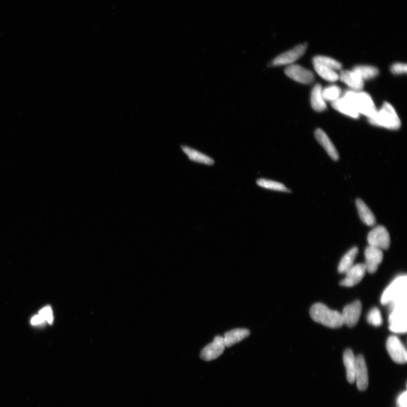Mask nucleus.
I'll use <instances>...</instances> for the list:
<instances>
[{
	"instance_id": "dca6fc26",
	"label": "nucleus",
	"mask_w": 407,
	"mask_h": 407,
	"mask_svg": "<svg viewBox=\"0 0 407 407\" xmlns=\"http://www.w3.org/2000/svg\"><path fill=\"white\" fill-rule=\"evenodd\" d=\"M314 135H315L318 142L323 147L325 150L327 152L328 154L334 161L339 160V154H338L337 148L331 140L329 139L328 135L323 130L320 128L317 129Z\"/></svg>"
},
{
	"instance_id": "4be33fe9",
	"label": "nucleus",
	"mask_w": 407,
	"mask_h": 407,
	"mask_svg": "<svg viewBox=\"0 0 407 407\" xmlns=\"http://www.w3.org/2000/svg\"><path fill=\"white\" fill-rule=\"evenodd\" d=\"M322 86L320 84H317L312 91L311 106L313 110L316 112H321L326 110V105L322 96Z\"/></svg>"
},
{
	"instance_id": "1a4fd4ad",
	"label": "nucleus",
	"mask_w": 407,
	"mask_h": 407,
	"mask_svg": "<svg viewBox=\"0 0 407 407\" xmlns=\"http://www.w3.org/2000/svg\"><path fill=\"white\" fill-rule=\"evenodd\" d=\"M225 348L223 336H217L211 344L201 350L200 357L207 361L215 360L223 353Z\"/></svg>"
},
{
	"instance_id": "a878e982",
	"label": "nucleus",
	"mask_w": 407,
	"mask_h": 407,
	"mask_svg": "<svg viewBox=\"0 0 407 407\" xmlns=\"http://www.w3.org/2000/svg\"><path fill=\"white\" fill-rule=\"evenodd\" d=\"M352 71L355 72L363 80L375 78L379 74L378 68L372 66H357L353 68Z\"/></svg>"
},
{
	"instance_id": "b1692460",
	"label": "nucleus",
	"mask_w": 407,
	"mask_h": 407,
	"mask_svg": "<svg viewBox=\"0 0 407 407\" xmlns=\"http://www.w3.org/2000/svg\"><path fill=\"white\" fill-rule=\"evenodd\" d=\"M256 184L258 186L269 190L291 192L290 189L286 187L284 184L271 179L259 178L256 180Z\"/></svg>"
},
{
	"instance_id": "bb28decb",
	"label": "nucleus",
	"mask_w": 407,
	"mask_h": 407,
	"mask_svg": "<svg viewBox=\"0 0 407 407\" xmlns=\"http://www.w3.org/2000/svg\"><path fill=\"white\" fill-rule=\"evenodd\" d=\"M313 62L320 63L322 65L332 68L334 71L340 70L342 68V64L340 62L326 56H316L313 59Z\"/></svg>"
},
{
	"instance_id": "2f4dec72",
	"label": "nucleus",
	"mask_w": 407,
	"mask_h": 407,
	"mask_svg": "<svg viewBox=\"0 0 407 407\" xmlns=\"http://www.w3.org/2000/svg\"><path fill=\"white\" fill-rule=\"evenodd\" d=\"M407 396L406 392L402 393L400 396L398 397L397 400V405L399 407H407Z\"/></svg>"
},
{
	"instance_id": "9b49d317",
	"label": "nucleus",
	"mask_w": 407,
	"mask_h": 407,
	"mask_svg": "<svg viewBox=\"0 0 407 407\" xmlns=\"http://www.w3.org/2000/svg\"><path fill=\"white\" fill-rule=\"evenodd\" d=\"M362 310L361 302L356 300L346 305L341 313L342 321L349 328H352L357 323L360 317Z\"/></svg>"
},
{
	"instance_id": "c85d7f7f",
	"label": "nucleus",
	"mask_w": 407,
	"mask_h": 407,
	"mask_svg": "<svg viewBox=\"0 0 407 407\" xmlns=\"http://www.w3.org/2000/svg\"><path fill=\"white\" fill-rule=\"evenodd\" d=\"M367 320L370 325L374 326H381L382 324L381 313L377 308L370 310L367 316Z\"/></svg>"
},
{
	"instance_id": "20e7f679",
	"label": "nucleus",
	"mask_w": 407,
	"mask_h": 407,
	"mask_svg": "<svg viewBox=\"0 0 407 407\" xmlns=\"http://www.w3.org/2000/svg\"><path fill=\"white\" fill-rule=\"evenodd\" d=\"M407 301L390 305L389 328L395 333H406L407 330Z\"/></svg>"
},
{
	"instance_id": "f3484780",
	"label": "nucleus",
	"mask_w": 407,
	"mask_h": 407,
	"mask_svg": "<svg viewBox=\"0 0 407 407\" xmlns=\"http://www.w3.org/2000/svg\"><path fill=\"white\" fill-rule=\"evenodd\" d=\"M339 79L351 88L352 90L360 91L364 86V80L353 71H341L339 75Z\"/></svg>"
},
{
	"instance_id": "423d86ee",
	"label": "nucleus",
	"mask_w": 407,
	"mask_h": 407,
	"mask_svg": "<svg viewBox=\"0 0 407 407\" xmlns=\"http://www.w3.org/2000/svg\"><path fill=\"white\" fill-rule=\"evenodd\" d=\"M306 44H300L277 56L269 63L270 67L290 65L303 56L307 50Z\"/></svg>"
},
{
	"instance_id": "5701e85b",
	"label": "nucleus",
	"mask_w": 407,
	"mask_h": 407,
	"mask_svg": "<svg viewBox=\"0 0 407 407\" xmlns=\"http://www.w3.org/2000/svg\"><path fill=\"white\" fill-rule=\"evenodd\" d=\"M358 252V248L354 247L345 254L338 266V272L341 274L345 273L352 267Z\"/></svg>"
},
{
	"instance_id": "2eb2a0df",
	"label": "nucleus",
	"mask_w": 407,
	"mask_h": 407,
	"mask_svg": "<svg viewBox=\"0 0 407 407\" xmlns=\"http://www.w3.org/2000/svg\"><path fill=\"white\" fill-rule=\"evenodd\" d=\"M332 106L334 110L353 118H358L359 116V113L353 103L344 96L332 102Z\"/></svg>"
},
{
	"instance_id": "a211bd4d",
	"label": "nucleus",
	"mask_w": 407,
	"mask_h": 407,
	"mask_svg": "<svg viewBox=\"0 0 407 407\" xmlns=\"http://www.w3.org/2000/svg\"><path fill=\"white\" fill-rule=\"evenodd\" d=\"M182 151L186 155L189 160L196 163L212 166L215 163V161L212 157L203 154L194 148L186 146H181Z\"/></svg>"
},
{
	"instance_id": "0eeeda50",
	"label": "nucleus",
	"mask_w": 407,
	"mask_h": 407,
	"mask_svg": "<svg viewBox=\"0 0 407 407\" xmlns=\"http://www.w3.org/2000/svg\"><path fill=\"white\" fill-rule=\"evenodd\" d=\"M370 246L381 249H388L390 245L389 233L384 227L379 225L370 231L367 237Z\"/></svg>"
},
{
	"instance_id": "f8f14e48",
	"label": "nucleus",
	"mask_w": 407,
	"mask_h": 407,
	"mask_svg": "<svg viewBox=\"0 0 407 407\" xmlns=\"http://www.w3.org/2000/svg\"><path fill=\"white\" fill-rule=\"evenodd\" d=\"M366 269L365 264L353 265L347 271L345 279L342 280L340 285L344 287H353L357 285L363 279Z\"/></svg>"
},
{
	"instance_id": "f03ea898",
	"label": "nucleus",
	"mask_w": 407,
	"mask_h": 407,
	"mask_svg": "<svg viewBox=\"0 0 407 407\" xmlns=\"http://www.w3.org/2000/svg\"><path fill=\"white\" fill-rule=\"evenodd\" d=\"M372 125L396 130L401 126V122L396 110L390 103L385 102L381 110L377 111L373 117L368 118Z\"/></svg>"
},
{
	"instance_id": "cd10ccee",
	"label": "nucleus",
	"mask_w": 407,
	"mask_h": 407,
	"mask_svg": "<svg viewBox=\"0 0 407 407\" xmlns=\"http://www.w3.org/2000/svg\"><path fill=\"white\" fill-rule=\"evenodd\" d=\"M341 89L337 86H331L324 88L322 90V96L324 101L334 102L340 98Z\"/></svg>"
},
{
	"instance_id": "412c9836",
	"label": "nucleus",
	"mask_w": 407,
	"mask_h": 407,
	"mask_svg": "<svg viewBox=\"0 0 407 407\" xmlns=\"http://www.w3.org/2000/svg\"><path fill=\"white\" fill-rule=\"evenodd\" d=\"M356 205L361 220L369 227L375 225L376 224V217L368 205L360 199L356 200Z\"/></svg>"
},
{
	"instance_id": "ddd939ff",
	"label": "nucleus",
	"mask_w": 407,
	"mask_h": 407,
	"mask_svg": "<svg viewBox=\"0 0 407 407\" xmlns=\"http://www.w3.org/2000/svg\"><path fill=\"white\" fill-rule=\"evenodd\" d=\"M364 255L366 272L371 274L376 272L384 257L382 249L369 245L365 249Z\"/></svg>"
},
{
	"instance_id": "6e6552de",
	"label": "nucleus",
	"mask_w": 407,
	"mask_h": 407,
	"mask_svg": "<svg viewBox=\"0 0 407 407\" xmlns=\"http://www.w3.org/2000/svg\"><path fill=\"white\" fill-rule=\"evenodd\" d=\"M386 349L394 362L400 364L406 363L407 353L406 348L397 336H392L388 338Z\"/></svg>"
},
{
	"instance_id": "6ab92c4d",
	"label": "nucleus",
	"mask_w": 407,
	"mask_h": 407,
	"mask_svg": "<svg viewBox=\"0 0 407 407\" xmlns=\"http://www.w3.org/2000/svg\"><path fill=\"white\" fill-rule=\"evenodd\" d=\"M250 335V332L246 329H235L226 332L223 336L226 348H231L239 343Z\"/></svg>"
},
{
	"instance_id": "39448f33",
	"label": "nucleus",
	"mask_w": 407,
	"mask_h": 407,
	"mask_svg": "<svg viewBox=\"0 0 407 407\" xmlns=\"http://www.w3.org/2000/svg\"><path fill=\"white\" fill-rule=\"evenodd\" d=\"M407 277L406 275L398 277L386 289L381 297L382 305L389 304L399 298L407 296Z\"/></svg>"
},
{
	"instance_id": "4468645a",
	"label": "nucleus",
	"mask_w": 407,
	"mask_h": 407,
	"mask_svg": "<svg viewBox=\"0 0 407 407\" xmlns=\"http://www.w3.org/2000/svg\"><path fill=\"white\" fill-rule=\"evenodd\" d=\"M355 381L357 387L360 391L367 389L369 384L368 369L364 358L362 355L356 357Z\"/></svg>"
},
{
	"instance_id": "393cba45",
	"label": "nucleus",
	"mask_w": 407,
	"mask_h": 407,
	"mask_svg": "<svg viewBox=\"0 0 407 407\" xmlns=\"http://www.w3.org/2000/svg\"><path fill=\"white\" fill-rule=\"evenodd\" d=\"M313 63L314 70L321 78L329 82H336L339 79V75L332 68L322 65L320 63Z\"/></svg>"
},
{
	"instance_id": "7c9ffc66",
	"label": "nucleus",
	"mask_w": 407,
	"mask_h": 407,
	"mask_svg": "<svg viewBox=\"0 0 407 407\" xmlns=\"http://www.w3.org/2000/svg\"><path fill=\"white\" fill-rule=\"evenodd\" d=\"M39 314L48 323L50 324H52V322L54 321V315L52 310L50 306L43 308L39 312Z\"/></svg>"
},
{
	"instance_id": "aec40b11",
	"label": "nucleus",
	"mask_w": 407,
	"mask_h": 407,
	"mask_svg": "<svg viewBox=\"0 0 407 407\" xmlns=\"http://www.w3.org/2000/svg\"><path fill=\"white\" fill-rule=\"evenodd\" d=\"M344 362L346 369V376L350 384L355 381L356 357L352 350L348 349L344 354Z\"/></svg>"
},
{
	"instance_id": "473e14b6",
	"label": "nucleus",
	"mask_w": 407,
	"mask_h": 407,
	"mask_svg": "<svg viewBox=\"0 0 407 407\" xmlns=\"http://www.w3.org/2000/svg\"><path fill=\"white\" fill-rule=\"evenodd\" d=\"M44 321H46L44 318L39 314L32 318L31 324L34 325H39L43 323Z\"/></svg>"
},
{
	"instance_id": "9d476101",
	"label": "nucleus",
	"mask_w": 407,
	"mask_h": 407,
	"mask_svg": "<svg viewBox=\"0 0 407 407\" xmlns=\"http://www.w3.org/2000/svg\"><path fill=\"white\" fill-rule=\"evenodd\" d=\"M285 73L289 78L302 84H311L314 79L312 71L296 64H290L286 67Z\"/></svg>"
},
{
	"instance_id": "f257e3e1",
	"label": "nucleus",
	"mask_w": 407,
	"mask_h": 407,
	"mask_svg": "<svg viewBox=\"0 0 407 407\" xmlns=\"http://www.w3.org/2000/svg\"><path fill=\"white\" fill-rule=\"evenodd\" d=\"M310 316L317 323L330 328H340L344 325L341 313L322 303L314 304L310 309Z\"/></svg>"
},
{
	"instance_id": "c756f323",
	"label": "nucleus",
	"mask_w": 407,
	"mask_h": 407,
	"mask_svg": "<svg viewBox=\"0 0 407 407\" xmlns=\"http://www.w3.org/2000/svg\"><path fill=\"white\" fill-rule=\"evenodd\" d=\"M390 70L394 74H406L407 71V64L402 63L393 64L392 67H391Z\"/></svg>"
},
{
	"instance_id": "7ed1b4c3",
	"label": "nucleus",
	"mask_w": 407,
	"mask_h": 407,
	"mask_svg": "<svg viewBox=\"0 0 407 407\" xmlns=\"http://www.w3.org/2000/svg\"><path fill=\"white\" fill-rule=\"evenodd\" d=\"M344 96L353 103L359 114L367 116L368 118L373 117L377 114V110L371 96L366 92L348 91Z\"/></svg>"
}]
</instances>
